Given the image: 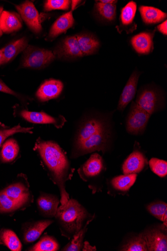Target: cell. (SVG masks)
<instances>
[{
	"label": "cell",
	"mask_w": 167,
	"mask_h": 251,
	"mask_svg": "<svg viewBox=\"0 0 167 251\" xmlns=\"http://www.w3.org/2000/svg\"><path fill=\"white\" fill-rule=\"evenodd\" d=\"M121 251H148L146 242L142 234L132 238L125 244Z\"/></svg>",
	"instance_id": "34"
},
{
	"label": "cell",
	"mask_w": 167,
	"mask_h": 251,
	"mask_svg": "<svg viewBox=\"0 0 167 251\" xmlns=\"http://www.w3.org/2000/svg\"><path fill=\"white\" fill-rule=\"evenodd\" d=\"M98 1L102 3L113 4H116L118 2L117 1H114V0H100V1Z\"/></svg>",
	"instance_id": "40"
},
{
	"label": "cell",
	"mask_w": 167,
	"mask_h": 251,
	"mask_svg": "<svg viewBox=\"0 0 167 251\" xmlns=\"http://www.w3.org/2000/svg\"><path fill=\"white\" fill-rule=\"evenodd\" d=\"M104 169L102 157L98 153L92 155L88 160L80 168V176L85 181L99 175Z\"/></svg>",
	"instance_id": "13"
},
{
	"label": "cell",
	"mask_w": 167,
	"mask_h": 251,
	"mask_svg": "<svg viewBox=\"0 0 167 251\" xmlns=\"http://www.w3.org/2000/svg\"><path fill=\"white\" fill-rule=\"evenodd\" d=\"M55 58V54L51 51L28 46L24 51L22 66L25 68L40 69L51 63Z\"/></svg>",
	"instance_id": "3"
},
{
	"label": "cell",
	"mask_w": 167,
	"mask_h": 251,
	"mask_svg": "<svg viewBox=\"0 0 167 251\" xmlns=\"http://www.w3.org/2000/svg\"><path fill=\"white\" fill-rule=\"evenodd\" d=\"M59 248V244L55 238L46 235L41 238L37 243L30 248L28 251H56Z\"/></svg>",
	"instance_id": "27"
},
{
	"label": "cell",
	"mask_w": 167,
	"mask_h": 251,
	"mask_svg": "<svg viewBox=\"0 0 167 251\" xmlns=\"http://www.w3.org/2000/svg\"><path fill=\"white\" fill-rule=\"evenodd\" d=\"M63 87V83L59 80H47L40 86L36 96L42 102L49 101L58 98L61 94Z\"/></svg>",
	"instance_id": "9"
},
{
	"label": "cell",
	"mask_w": 167,
	"mask_h": 251,
	"mask_svg": "<svg viewBox=\"0 0 167 251\" xmlns=\"http://www.w3.org/2000/svg\"><path fill=\"white\" fill-rule=\"evenodd\" d=\"M20 116L24 120L33 124L53 125L57 128H61L65 123L64 119L52 117L44 112L29 111L23 110L19 113Z\"/></svg>",
	"instance_id": "10"
},
{
	"label": "cell",
	"mask_w": 167,
	"mask_h": 251,
	"mask_svg": "<svg viewBox=\"0 0 167 251\" xmlns=\"http://www.w3.org/2000/svg\"><path fill=\"white\" fill-rule=\"evenodd\" d=\"M3 242H2V241L1 240H0V244H3Z\"/></svg>",
	"instance_id": "43"
},
{
	"label": "cell",
	"mask_w": 167,
	"mask_h": 251,
	"mask_svg": "<svg viewBox=\"0 0 167 251\" xmlns=\"http://www.w3.org/2000/svg\"><path fill=\"white\" fill-rule=\"evenodd\" d=\"M95 6L96 12L103 19L107 21H113L115 19L117 12L116 4H104L97 1Z\"/></svg>",
	"instance_id": "31"
},
{
	"label": "cell",
	"mask_w": 167,
	"mask_h": 251,
	"mask_svg": "<svg viewBox=\"0 0 167 251\" xmlns=\"http://www.w3.org/2000/svg\"><path fill=\"white\" fill-rule=\"evenodd\" d=\"M60 200L52 194L42 193L37 201V208L41 215L46 218L55 217Z\"/></svg>",
	"instance_id": "11"
},
{
	"label": "cell",
	"mask_w": 167,
	"mask_h": 251,
	"mask_svg": "<svg viewBox=\"0 0 167 251\" xmlns=\"http://www.w3.org/2000/svg\"><path fill=\"white\" fill-rule=\"evenodd\" d=\"M139 76L140 74L136 71L129 78L119 100L118 106L119 110L123 111L134 98Z\"/></svg>",
	"instance_id": "18"
},
{
	"label": "cell",
	"mask_w": 167,
	"mask_h": 251,
	"mask_svg": "<svg viewBox=\"0 0 167 251\" xmlns=\"http://www.w3.org/2000/svg\"><path fill=\"white\" fill-rule=\"evenodd\" d=\"M21 18L24 21L29 28L35 34L42 30L39 14L34 4L29 1L16 6Z\"/></svg>",
	"instance_id": "6"
},
{
	"label": "cell",
	"mask_w": 167,
	"mask_h": 251,
	"mask_svg": "<svg viewBox=\"0 0 167 251\" xmlns=\"http://www.w3.org/2000/svg\"><path fill=\"white\" fill-rule=\"evenodd\" d=\"M22 208V205L9 198L3 191L0 192V213H10Z\"/></svg>",
	"instance_id": "33"
},
{
	"label": "cell",
	"mask_w": 167,
	"mask_h": 251,
	"mask_svg": "<svg viewBox=\"0 0 167 251\" xmlns=\"http://www.w3.org/2000/svg\"><path fill=\"white\" fill-rule=\"evenodd\" d=\"M151 170L157 175L161 177L167 175V163L156 158H152L149 161Z\"/></svg>",
	"instance_id": "37"
},
{
	"label": "cell",
	"mask_w": 167,
	"mask_h": 251,
	"mask_svg": "<svg viewBox=\"0 0 167 251\" xmlns=\"http://www.w3.org/2000/svg\"><path fill=\"white\" fill-rule=\"evenodd\" d=\"M28 46V41L25 37L19 39L7 45L2 49L3 54V64L9 62L20 52L24 51Z\"/></svg>",
	"instance_id": "23"
},
{
	"label": "cell",
	"mask_w": 167,
	"mask_h": 251,
	"mask_svg": "<svg viewBox=\"0 0 167 251\" xmlns=\"http://www.w3.org/2000/svg\"><path fill=\"white\" fill-rule=\"evenodd\" d=\"M160 103L156 91L152 89H145L139 94L136 104L152 115L157 109Z\"/></svg>",
	"instance_id": "12"
},
{
	"label": "cell",
	"mask_w": 167,
	"mask_h": 251,
	"mask_svg": "<svg viewBox=\"0 0 167 251\" xmlns=\"http://www.w3.org/2000/svg\"><path fill=\"white\" fill-rule=\"evenodd\" d=\"M109 138V133L105 128L82 143L76 145L74 154L78 156L96 151H104Z\"/></svg>",
	"instance_id": "5"
},
{
	"label": "cell",
	"mask_w": 167,
	"mask_h": 251,
	"mask_svg": "<svg viewBox=\"0 0 167 251\" xmlns=\"http://www.w3.org/2000/svg\"><path fill=\"white\" fill-rule=\"evenodd\" d=\"M103 123L98 119H90L80 126L77 133L76 145L90 138L92 136L105 129Z\"/></svg>",
	"instance_id": "16"
},
{
	"label": "cell",
	"mask_w": 167,
	"mask_h": 251,
	"mask_svg": "<svg viewBox=\"0 0 167 251\" xmlns=\"http://www.w3.org/2000/svg\"><path fill=\"white\" fill-rule=\"evenodd\" d=\"M71 3L69 0H48L45 3L44 10H68L70 9Z\"/></svg>",
	"instance_id": "36"
},
{
	"label": "cell",
	"mask_w": 167,
	"mask_h": 251,
	"mask_svg": "<svg viewBox=\"0 0 167 251\" xmlns=\"http://www.w3.org/2000/svg\"><path fill=\"white\" fill-rule=\"evenodd\" d=\"M93 218L87 222L82 229L73 237V239L64 247L62 251H79L82 249L84 245L83 241L88 230V226Z\"/></svg>",
	"instance_id": "28"
},
{
	"label": "cell",
	"mask_w": 167,
	"mask_h": 251,
	"mask_svg": "<svg viewBox=\"0 0 167 251\" xmlns=\"http://www.w3.org/2000/svg\"><path fill=\"white\" fill-rule=\"evenodd\" d=\"M35 150L39 154L51 179L59 187L61 206H64L70 200L66 191V182L72 176L70 165L65 152L56 143L42 140L37 141Z\"/></svg>",
	"instance_id": "1"
},
{
	"label": "cell",
	"mask_w": 167,
	"mask_h": 251,
	"mask_svg": "<svg viewBox=\"0 0 167 251\" xmlns=\"http://www.w3.org/2000/svg\"><path fill=\"white\" fill-rule=\"evenodd\" d=\"M148 212L156 218L164 222L167 226V205L163 201L153 202L147 207Z\"/></svg>",
	"instance_id": "32"
},
{
	"label": "cell",
	"mask_w": 167,
	"mask_h": 251,
	"mask_svg": "<svg viewBox=\"0 0 167 251\" xmlns=\"http://www.w3.org/2000/svg\"><path fill=\"white\" fill-rule=\"evenodd\" d=\"M142 235L146 242L148 251H167V236L162 231L153 229Z\"/></svg>",
	"instance_id": "14"
},
{
	"label": "cell",
	"mask_w": 167,
	"mask_h": 251,
	"mask_svg": "<svg viewBox=\"0 0 167 251\" xmlns=\"http://www.w3.org/2000/svg\"><path fill=\"white\" fill-rule=\"evenodd\" d=\"M137 176L136 174H132L116 177L111 181L112 186L118 191L127 192L134 184Z\"/></svg>",
	"instance_id": "26"
},
{
	"label": "cell",
	"mask_w": 167,
	"mask_h": 251,
	"mask_svg": "<svg viewBox=\"0 0 167 251\" xmlns=\"http://www.w3.org/2000/svg\"><path fill=\"white\" fill-rule=\"evenodd\" d=\"M151 115L133 102L127 121V130L132 134L144 132Z\"/></svg>",
	"instance_id": "4"
},
{
	"label": "cell",
	"mask_w": 167,
	"mask_h": 251,
	"mask_svg": "<svg viewBox=\"0 0 167 251\" xmlns=\"http://www.w3.org/2000/svg\"><path fill=\"white\" fill-rule=\"evenodd\" d=\"M146 163L144 154L138 151H135L127 158L123 166L124 175L137 174L144 168Z\"/></svg>",
	"instance_id": "21"
},
{
	"label": "cell",
	"mask_w": 167,
	"mask_h": 251,
	"mask_svg": "<svg viewBox=\"0 0 167 251\" xmlns=\"http://www.w3.org/2000/svg\"><path fill=\"white\" fill-rule=\"evenodd\" d=\"M76 36L83 56L94 54L98 51L100 44L96 37L90 34H81Z\"/></svg>",
	"instance_id": "22"
},
{
	"label": "cell",
	"mask_w": 167,
	"mask_h": 251,
	"mask_svg": "<svg viewBox=\"0 0 167 251\" xmlns=\"http://www.w3.org/2000/svg\"><path fill=\"white\" fill-rule=\"evenodd\" d=\"M139 11L143 22L146 25L159 24L166 19L167 14L161 10L150 6H141Z\"/></svg>",
	"instance_id": "24"
},
{
	"label": "cell",
	"mask_w": 167,
	"mask_h": 251,
	"mask_svg": "<svg viewBox=\"0 0 167 251\" xmlns=\"http://www.w3.org/2000/svg\"><path fill=\"white\" fill-rule=\"evenodd\" d=\"M22 27L20 15L15 12L3 10L0 16V29L3 33L10 34L19 30Z\"/></svg>",
	"instance_id": "17"
},
{
	"label": "cell",
	"mask_w": 167,
	"mask_h": 251,
	"mask_svg": "<svg viewBox=\"0 0 167 251\" xmlns=\"http://www.w3.org/2000/svg\"><path fill=\"white\" fill-rule=\"evenodd\" d=\"M0 92L18 97L17 93L10 88L2 80L0 79Z\"/></svg>",
	"instance_id": "38"
},
{
	"label": "cell",
	"mask_w": 167,
	"mask_h": 251,
	"mask_svg": "<svg viewBox=\"0 0 167 251\" xmlns=\"http://www.w3.org/2000/svg\"><path fill=\"white\" fill-rule=\"evenodd\" d=\"M0 240L10 250L13 251H20L22 245L16 234L12 230L2 229L0 233Z\"/></svg>",
	"instance_id": "29"
},
{
	"label": "cell",
	"mask_w": 167,
	"mask_h": 251,
	"mask_svg": "<svg viewBox=\"0 0 167 251\" xmlns=\"http://www.w3.org/2000/svg\"><path fill=\"white\" fill-rule=\"evenodd\" d=\"M137 11V4L134 1L129 2L121 10V25L125 27L132 26Z\"/></svg>",
	"instance_id": "30"
},
{
	"label": "cell",
	"mask_w": 167,
	"mask_h": 251,
	"mask_svg": "<svg viewBox=\"0 0 167 251\" xmlns=\"http://www.w3.org/2000/svg\"><path fill=\"white\" fill-rule=\"evenodd\" d=\"M73 11V9H72L57 19L50 29L48 37L49 39L53 40L73 27L75 22Z\"/></svg>",
	"instance_id": "20"
},
{
	"label": "cell",
	"mask_w": 167,
	"mask_h": 251,
	"mask_svg": "<svg viewBox=\"0 0 167 251\" xmlns=\"http://www.w3.org/2000/svg\"><path fill=\"white\" fill-rule=\"evenodd\" d=\"M3 191L9 198L22 205L24 208L29 206L33 199L27 181L15 182Z\"/></svg>",
	"instance_id": "7"
},
{
	"label": "cell",
	"mask_w": 167,
	"mask_h": 251,
	"mask_svg": "<svg viewBox=\"0 0 167 251\" xmlns=\"http://www.w3.org/2000/svg\"><path fill=\"white\" fill-rule=\"evenodd\" d=\"M53 222L51 220H43L25 223L23 226L22 230L24 243L29 244L36 241L46 228Z\"/></svg>",
	"instance_id": "8"
},
{
	"label": "cell",
	"mask_w": 167,
	"mask_h": 251,
	"mask_svg": "<svg viewBox=\"0 0 167 251\" xmlns=\"http://www.w3.org/2000/svg\"><path fill=\"white\" fill-rule=\"evenodd\" d=\"M158 31L164 35H167V21L166 20L158 26Z\"/></svg>",
	"instance_id": "39"
},
{
	"label": "cell",
	"mask_w": 167,
	"mask_h": 251,
	"mask_svg": "<svg viewBox=\"0 0 167 251\" xmlns=\"http://www.w3.org/2000/svg\"><path fill=\"white\" fill-rule=\"evenodd\" d=\"M57 54L64 58L83 57L76 36H68L64 39L59 46Z\"/></svg>",
	"instance_id": "15"
},
{
	"label": "cell",
	"mask_w": 167,
	"mask_h": 251,
	"mask_svg": "<svg viewBox=\"0 0 167 251\" xmlns=\"http://www.w3.org/2000/svg\"><path fill=\"white\" fill-rule=\"evenodd\" d=\"M20 151L19 146L16 140L10 139L3 145L1 152V160L3 163H9L15 160Z\"/></svg>",
	"instance_id": "25"
},
{
	"label": "cell",
	"mask_w": 167,
	"mask_h": 251,
	"mask_svg": "<svg viewBox=\"0 0 167 251\" xmlns=\"http://www.w3.org/2000/svg\"><path fill=\"white\" fill-rule=\"evenodd\" d=\"M88 216L87 210L77 201L70 199L58 208L55 217L62 235L70 239L82 229Z\"/></svg>",
	"instance_id": "2"
},
{
	"label": "cell",
	"mask_w": 167,
	"mask_h": 251,
	"mask_svg": "<svg viewBox=\"0 0 167 251\" xmlns=\"http://www.w3.org/2000/svg\"><path fill=\"white\" fill-rule=\"evenodd\" d=\"M154 33L142 32L132 37L131 42L133 49L140 54H149L153 50Z\"/></svg>",
	"instance_id": "19"
},
{
	"label": "cell",
	"mask_w": 167,
	"mask_h": 251,
	"mask_svg": "<svg viewBox=\"0 0 167 251\" xmlns=\"http://www.w3.org/2000/svg\"><path fill=\"white\" fill-rule=\"evenodd\" d=\"M3 65V54L2 50H0V66Z\"/></svg>",
	"instance_id": "41"
},
{
	"label": "cell",
	"mask_w": 167,
	"mask_h": 251,
	"mask_svg": "<svg viewBox=\"0 0 167 251\" xmlns=\"http://www.w3.org/2000/svg\"><path fill=\"white\" fill-rule=\"evenodd\" d=\"M33 127H23L20 125L11 128H0V146L8 137L17 133H32Z\"/></svg>",
	"instance_id": "35"
},
{
	"label": "cell",
	"mask_w": 167,
	"mask_h": 251,
	"mask_svg": "<svg viewBox=\"0 0 167 251\" xmlns=\"http://www.w3.org/2000/svg\"><path fill=\"white\" fill-rule=\"evenodd\" d=\"M3 7L0 6V16H1V13L3 11ZM3 32H2L1 29H0V37H1L3 35Z\"/></svg>",
	"instance_id": "42"
}]
</instances>
